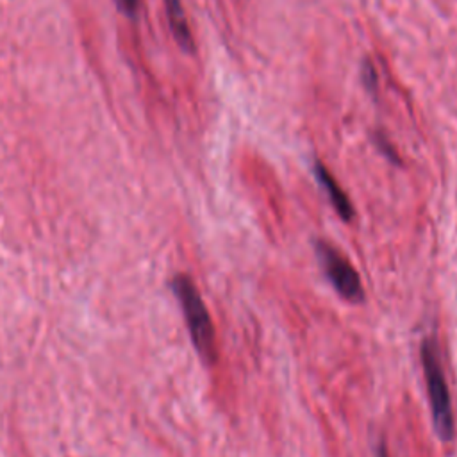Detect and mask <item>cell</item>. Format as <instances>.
I'll list each match as a JSON object with an SVG mask.
<instances>
[{"mask_svg": "<svg viewBox=\"0 0 457 457\" xmlns=\"http://www.w3.org/2000/svg\"><path fill=\"white\" fill-rule=\"evenodd\" d=\"M173 293L182 307L186 325L191 336V341L198 352V355L205 362L216 361V339L214 327L211 323L209 311L195 286V282L187 275H177L171 282Z\"/></svg>", "mask_w": 457, "mask_h": 457, "instance_id": "cell-1", "label": "cell"}, {"mask_svg": "<svg viewBox=\"0 0 457 457\" xmlns=\"http://www.w3.org/2000/svg\"><path fill=\"white\" fill-rule=\"evenodd\" d=\"M420 353H421V368H423L430 411H432L434 430L441 441L448 443L455 436V421H453L448 386L445 380V373L437 357V346L434 339L430 337L423 339Z\"/></svg>", "mask_w": 457, "mask_h": 457, "instance_id": "cell-2", "label": "cell"}, {"mask_svg": "<svg viewBox=\"0 0 457 457\" xmlns=\"http://www.w3.org/2000/svg\"><path fill=\"white\" fill-rule=\"evenodd\" d=\"M316 253L323 273L334 286V289L348 302L361 303L364 300V289L361 278L348 259L327 241L316 243Z\"/></svg>", "mask_w": 457, "mask_h": 457, "instance_id": "cell-3", "label": "cell"}, {"mask_svg": "<svg viewBox=\"0 0 457 457\" xmlns=\"http://www.w3.org/2000/svg\"><path fill=\"white\" fill-rule=\"evenodd\" d=\"M314 175L320 182V186L327 191L334 209L337 211V214L341 216L343 221H350L353 218V207H352V202L348 200V196L345 195V191L341 189V186L336 182V179L330 175V171L321 164V162H316L314 164Z\"/></svg>", "mask_w": 457, "mask_h": 457, "instance_id": "cell-4", "label": "cell"}, {"mask_svg": "<svg viewBox=\"0 0 457 457\" xmlns=\"http://www.w3.org/2000/svg\"><path fill=\"white\" fill-rule=\"evenodd\" d=\"M166 14H168V23L171 27V34L179 46L186 52H193V36L187 25V18L184 12V7L180 0H164Z\"/></svg>", "mask_w": 457, "mask_h": 457, "instance_id": "cell-5", "label": "cell"}, {"mask_svg": "<svg viewBox=\"0 0 457 457\" xmlns=\"http://www.w3.org/2000/svg\"><path fill=\"white\" fill-rule=\"evenodd\" d=\"M362 82H364V87L370 93H375V89H377V73H375V70L370 62L362 64Z\"/></svg>", "mask_w": 457, "mask_h": 457, "instance_id": "cell-6", "label": "cell"}, {"mask_svg": "<svg viewBox=\"0 0 457 457\" xmlns=\"http://www.w3.org/2000/svg\"><path fill=\"white\" fill-rule=\"evenodd\" d=\"M116 4L129 16H134L139 9V0H116Z\"/></svg>", "mask_w": 457, "mask_h": 457, "instance_id": "cell-7", "label": "cell"}, {"mask_svg": "<svg viewBox=\"0 0 457 457\" xmlns=\"http://www.w3.org/2000/svg\"><path fill=\"white\" fill-rule=\"evenodd\" d=\"M377 145H378V148H380V150H382V152H384V154H386V155H387L391 161H393V159H395V161H398V159H396V154H395V150H391V146L387 145V141H384L380 136L377 137Z\"/></svg>", "mask_w": 457, "mask_h": 457, "instance_id": "cell-8", "label": "cell"}, {"mask_svg": "<svg viewBox=\"0 0 457 457\" xmlns=\"http://www.w3.org/2000/svg\"><path fill=\"white\" fill-rule=\"evenodd\" d=\"M377 457H387V452H386V446H384V445H380V446H378Z\"/></svg>", "mask_w": 457, "mask_h": 457, "instance_id": "cell-9", "label": "cell"}]
</instances>
